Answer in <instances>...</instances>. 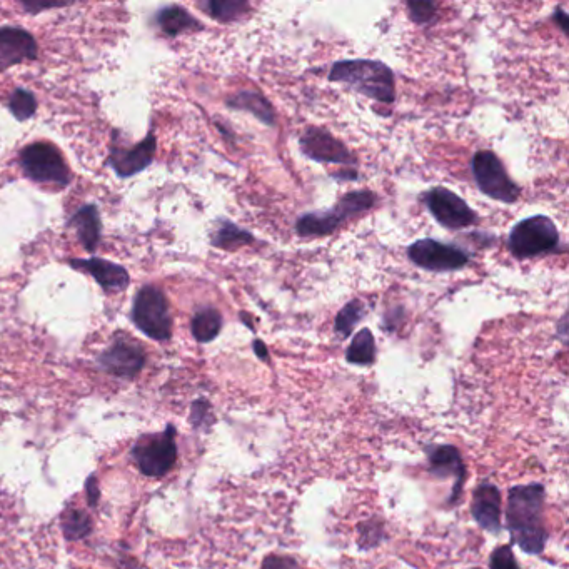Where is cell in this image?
<instances>
[{
	"label": "cell",
	"instance_id": "obj_1",
	"mask_svg": "<svg viewBox=\"0 0 569 569\" xmlns=\"http://www.w3.org/2000/svg\"><path fill=\"white\" fill-rule=\"evenodd\" d=\"M544 488L541 484H524L509 489L506 524L513 543L524 553L541 554L548 541L544 528Z\"/></svg>",
	"mask_w": 569,
	"mask_h": 569
},
{
	"label": "cell",
	"instance_id": "obj_2",
	"mask_svg": "<svg viewBox=\"0 0 569 569\" xmlns=\"http://www.w3.org/2000/svg\"><path fill=\"white\" fill-rule=\"evenodd\" d=\"M329 81L346 84L361 96L383 104H393L396 101L394 72L384 62L368 59L336 62L329 72Z\"/></svg>",
	"mask_w": 569,
	"mask_h": 569
},
{
	"label": "cell",
	"instance_id": "obj_3",
	"mask_svg": "<svg viewBox=\"0 0 569 569\" xmlns=\"http://www.w3.org/2000/svg\"><path fill=\"white\" fill-rule=\"evenodd\" d=\"M378 197L371 191L348 192L341 197L336 206L326 211L306 212L296 222V232L301 237H324L338 231L344 222L361 212L373 209Z\"/></svg>",
	"mask_w": 569,
	"mask_h": 569
},
{
	"label": "cell",
	"instance_id": "obj_4",
	"mask_svg": "<svg viewBox=\"0 0 569 569\" xmlns=\"http://www.w3.org/2000/svg\"><path fill=\"white\" fill-rule=\"evenodd\" d=\"M559 231L548 216L528 217L509 232L508 247L516 259L546 256L558 251Z\"/></svg>",
	"mask_w": 569,
	"mask_h": 569
},
{
	"label": "cell",
	"instance_id": "obj_5",
	"mask_svg": "<svg viewBox=\"0 0 569 569\" xmlns=\"http://www.w3.org/2000/svg\"><path fill=\"white\" fill-rule=\"evenodd\" d=\"M19 164L24 174L37 184L64 189L71 182V169L61 151L49 142H34L24 147Z\"/></svg>",
	"mask_w": 569,
	"mask_h": 569
},
{
	"label": "cell",
	"instance_id": "obj_6",
	"mask_svg": "<svg viewBox=\"0 0 569 569\" xmlns=\"http://www.w3.org/2000/svg\"><path fill=\"white\" fill-rule=\"evenodd\" d=\"M132 323L142 334L154 341L172 338V314L166 294L156 286H144L132 303Z\"/></svg>",
	"mask_w": 569,
	"mask_h": 569
},
{
	"label": "cell",
	"instance_id": "obj_7",
	"mask_svg": "<svg viewBox=\"0 0 569 569\" xmlns=\"http://www.w3.org/2000/svg\"><path fill=\"white\" fill-rule=\"evenodd\" d=\"M132 459L149 478H161L177 461L176 428L169 424L166 431L146 434L132 446Z\"/></svg>",
	"mask_w": 569,
	"mask_h": 569
},
{
	"label": "cell",
	"instance_id": "obj_8",
	"mask_svg": "<svg viewBox=\"0 0 569 569\" xmlns=\"http://www.w3.org/2000/svg\"><path fill=\"white\" fill-rule=\"evenodd\" d=\"M471 171L479 191L486 196L506 204L518 201L521 194L519 186L508 176V172L494 152H476L471 161Z\"/></svg>",
	"mask_w": 569,
	"mask_h": 569
},
{
	"label": "cell",
	"instance_id": "obj_9",
	"mask_svg": "<svg viewBox=\"0 0 569 569\" xmlns=\"http://www.w3.org/2000/svg\"><path fill=\"white\" fill-rule=\"evenodd\" d=\"M408 256L424 271H461L469 264L468 252L454 244H444L436 239H419L408 247Z\"/></svg>",
	"mask_w": 569,
	"mask_h": 569
},
{
	"label": "cell",
	"instance_id": "obj_10",
	"mask_svg": "<svg viewBox=\"0 0 569 569\" xmlns=\"http://www.w3.org/2000/svg\"><path fill=\"white\" fill-rule=\"evenodd\" d=\"M421 199H423L436 222L449 231H461V229L474 226L478 222L476 212L466 204L464 199L449 189L433 187L428 192H424Z\"/></svg>",
	"mask_w": 569,
	"mask_h": 569
},
{
	"label": "cell",
	"instance_id": "obj_11",
	"mask_svg": "<svg viewBox=\"0 0 569 569\" xmlns=\"http://www.w3.org/2000/svg\"><path fill=\"white\" fill-rule=\"evenodd\" d=\"M146 351L127 336H117L111 346L97 358L102 371L122 379H134L146 366Z\"/></svg>",
	"mask_w": 569,
	"mask_h": 569
},
{
	"label": "cell",
	"instance_id": "obj_12",
	"mask_svg": "<svg viewBox=\"0 0 569 569\" xmlns=\"http://www.w3.org/2000/svg\"><path fill=\"white\" fill-rule=\"evenodd\" d=\"M299 146L304 156L311 161L338 166H356V157L343 142L336 139L331 132L319 127H309L299 139Z\"/></svg>",
	"mask_w": 569,
	"mask_h": 569
},
{
	"label": "cell",
	"instance_id": "obj_13",
	"mask_svg": "<svg viewBox=\"0 0 569 569\" xmlns=\"http://www.w3.org/2000/svg\"><path fill=\"white\" fill-rule=\"evenodd\" d=\"M157 139L152 132L147 134L144 141L136 146H121L114 141L109 152V166L116 171L119 177H132L151 166L152 159L156 156Z\"/></svg>",
	"mask_w": 569,
	"mask_h": 569
},
{
	"label": "cell",
	"instance_id": "obj_14",
	"mask_svg": "<svg viewBox=\"0 0 569 569\" xmlns=\"http://www.w3.org/2000/svg\"><path fill=\"white\" fill-rule=\"evenodd\" d=\"M37 54L39 46L31 32L17 26L0 27V72L36 61Z\"/></svg>",
	"mask_w": 569,
	"mask_h": 569
},
{
	"label": "cell",
	"instance_id": "obj_15",
	"mask_svg": "<svg viewBox=\"0 0 569 569\" xmlns=\"http://www.w3.org/2000/svg\"><path fill=\"white\" fill-rule=\"evenodd\" d=\"M69 264L76 271L89 274L106 293L124 291L131 284V276H129L126 267L116 264V262L107 261V259H101V257L71 259Z\"/></svg>",
	"mask_w": 569,
	"mask_h": 569
},
{
	"label": "cell",
	"instance_id": "obj_16",
	"mask_svg": "<svg viewBox=\"0 0 569 569\" xmlns=\"http://www.w3.org/2000/svg\"><path fill=\"white\" fill-rule=\"evenodd\" d=\"M429 471L439 479L454 478V491L451 501H456L464 483V463L461 454L454 446H431L428 448Z\"/></svg>",
	"mask_w": 569,
	"mask_h": 569
},
{
	"label": "cell",
	"instance_id": "obj_17",
	"mask_svg": "<svg viewBox=\"0 0 569 569\" xmlns=\"http://www.w3.org/2000/svg\"><path fill=\"white\" fill-rule=\"evenodd\" d=\"M473 516L476 523L489 533L501 531V493L491 483L479 484L473 494Z\"/></svg>",
	"mask_w": 569,
	"mask_h": 569
},
{
	"label": "cell",
	"instance_id": "obj_18",
	"mask_svg": "<svg viewBox=\"0 0 569 569\" xmlns=\"http://www.w3.org/2000/svg\"><path fill=\"white\" fill-rule=\"evenodd\" d=\"M67 226L72 227L76 231L82 247L87 252H96L101 241V216L99 209L94 204H87L81 207L74 216L69 219Z\"/></svg>",
	"mask_w": 569,
	"mask_h": 569
},
{
	"label": "cell",
	"instance_id": "obj_19",
	"mask_svg": "<svg viewBox=\"0 0 569 569\" xmlns=\"http://www.w3.org/2000/svg\"><path fill=\"white\" fill-rule=\"evenodd\" d=\"M227 107L232 111L251 112L266 126H276V112L272 109L271 102L256 91H242L236 96L227 99Z\"/></svg>",
	"mask_w": 569,
	"mask_h": 569
},
{
	"label": "cell",
	"instance_id": "obj_20",
	"mask_svg": "<svg viewBox=\"0 0 569 569\" xmlns=\"http://www.w3.org/2000/svg\"><path fill=\"white\" fill-rule=\"evenodd\" d=\"M156 24L167 37L181 36L184 32L201 31L202 24L184 7L169 6L157 12Z\"/></svg>",
	"mask_w": 569,
	"mask_h": 569
},
{
	"label": "cell",
	"instance_id": "obj_21",
	"mask_svg": "<svg viewBox=\"0 0 569 569\" xmlns=\"http://www.w3.org/2000/svg\"><path fill=\"white\" fill-rule=\"evenodd\" d=\"M252 242H254V236L251 232L244 231L242 227L226 219L219 222V227L211 237L212 246L222 251H236L239 247L249 246Z\"/></svg>",
	"mask_w": 569,
	"mask_h": 569
},
{
	"label": "cell",
	"instance_id": "obj_22",
	"mask_svg": "<svg viewBox=\"0 0 569 569\" xmlns=\"http://www.w3.org/2000/svg\"><path fill=\"white\" fill-rule=\"evenodd\" d=\"M221 329L222 316L214 308L199 309L191 321V333L197 343H211L219 336Z\"/></svg>",
	"mask_w": 569,
	"mask_h": 569
},
{
	"label": "cell",
	"instance_id": "obj_23",
	"mask_svg": "<svg viewBox=\"0 0 569 569\" xmlns=\"http://www.w3.org/2000/svg\"><path fill=\"white\" fill-rule=\"evenodd\" d=\"M346 361L356 366H369L376 361V341L369 329H361L346 351Z\"/></svg>",
	"mask_w": 569,
	"mask_h": 569
},
{
	"label": "cell",
	"instance_id": "obj_24",
	"mask_svg": "<svg viewBox=\"0 0 569 569\" xmlns=\"http://www.w3.org/2000/svg\"><path fill=\"white\" fill-rule=\"evenodd\" d=\"M61 526L67 541H79L92 533V518L82 509L69 508L62 513Z\"/></svg>",
	"mask_w": 569,
	"mask_h": 569
},
{
	"label": "cell",
	"instance_id": "obj_25",
	"mask_svg": "<svg viewBox=\"0 0 569 569\" xmlns=\"http://www.w3.org/2000/svg\"><path fill=\"white\" fill-rule=\"evenodd\" d=\"M202 9L219 22H234L249 11V4L244 0H211L201 4Z\"/></svg>",
	"mask_w": 569,
	"mask_h": 569
},
{
	"label": "cell",
	"instance_id": "obj_26",
	"mask_svg": "<svg viewBox=\"0 0 569 569\" xmlns=\"http://www.w3.org/2000/svg\"><path fill=\"white\" fill-rule=\"evenodd\" d=\"M364 304L358 299H354L351 303L346 304L341 311H339L336 324H334V331L338 334L339 338H349L353 334L356 324L364 318Z\"/></svg>",
	"mask_w": 569,
	"mask_h": 569
},
{
	"label": "cell",
	"instance_id": "obj_27",
	"mask_svg": "<svg viewBox=\"0 0 569 569\" xmlns=\"http://www.w3.org/2000/svg\"><path fill=\"white\" fill-rule=\"evenodd\" d=\"M37 107H39V102L31 91L16 89L12 92L11 99H9V111L12 112V116L16 117L17 121H29L36 114Z\"/></svg>",
	"mask_w": 569,
	"mask_h": 569
},
{
	"label": "cell",
	"instance_id": "obj_28",
	"mask_svg": "<svg viewBox=\"0 0 569 569\" xmlns=\"http://www.w3.org/2000/svg\"><path fill=\"white\" fill-rule=\"evenodd\" d=\"M409 16L419 26L429 24L436 17V4L434 2H408Z\"/></svg>",
	"mask_w": 569,
	"mask_h": 569
},
{
	"label": "cell",
	"instance_id": "obj_29",
	"mask_svg": "<svg viewBox=\"0 0 569 569\" xmlns=\"http://www.w3.org/2000/svg\"><path fill=\"white\" fill-rule=\"evenodd\" d=\"M491 569H519L513 549L509 546H501V548L496 549L491 556Z\"/></svg>",
	"mask_w": 569,
	"mask_h": 569
},
{
	"label": "cell",
	"instance_id": "obj_30",
	"mask_svg": "<svg viewBox=\"0 0 569 569\" xmlns=\"http://www.w3.org/2000/svg\"><path fill=\"white\" fill-rule=\"evenodd\" d=\"M261 569H301L298 561L291 556H281V554H269L262 561Z\"/></svg>",
	"mask_w": 569,
	"mask_h": 569
},
{
	"label": "cell",
	"instance_id": "obj_31",
	"mask_svg": "<svg viewBox=\"0 0 569 569\" xmlns=\"http://www.w3.org/2000/svg\"><path fill=\"white\" fill-rule=\"evenodd\" d=\"M209 413H211V406L204 399H199L196 403L192 404L191 421L196 428H201L202 424L209 421Z\"/></svg>",
	"mask_w": 569,
	"mask_h": 569
},
{
	"label": "cell",
	"instance_id": "obj_32",
	"mask_svg": "<svg viewBox=\"0 0 569 569\" xmlns=\"http://www.w3.org/2000/svg\"><path fill=\"white\" fill-rule=\"evenodd\" d=\"M86 496L87 503L91 508H96L97 503H99V496H101V491H99V483H97L96 474L89 476L86 481Z\"/></svg>",
	"mask_w": 569,
	"mask_h": 569
},
{
	"label": "cell",
	"instance_id": "obj_33",
	"mask_svg": "<svg viewBox=\"0 0 569 569\" xmlns=\"http://www.w3.org/2000/svg\"><path fill=\"white\" fill-rule=\"evenodd\" d=\"M26 11H31L32 14H37V12L46 11V9H54V7H62L59 4H22Z\"/></svg>",
	"mask_w": 569,
	"mask_h": 569
},
{
	"label": "cell",
	"instance_id": "obj_34",
	"mask_svg": "<svg viewBox=\"0 0 569 569\" xmlns=\"http://www.w3.org/2000/svg\"><path fill=\"white\" fill-rule=\"evenodd\" d=\"M254 351H256L257 356H259L261 359H264V361H267V359H269V354H267L266 346H264V343H261V341H254Z\"/></svg>",
	"mask_w": 569,
	"mask_h": 569
},
{
	"label": "cell",
	"instance_id": "obj_35",
	"mask_svg": "<svg viewBox=\"0 0 569 569\" xmlns=\"http://www.w3.org/2000/svg\"><path fill=\"white\" fill-rule=\"evenodd\" d=\"M474 569H479V568H474Z\"/></svg>",
	"mask_w": 569,
	"mask_h": 569
}]
</instances>
